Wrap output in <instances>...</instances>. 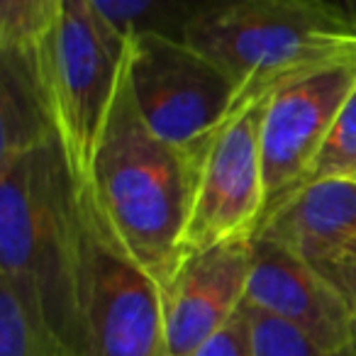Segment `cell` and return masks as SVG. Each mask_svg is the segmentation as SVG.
<instances>
[{"instance_id":"cell-6","label":"cell","mask_w":356,"mask_h":356,"mask_svg":"<svg viewBox=\"0 0 356 356\" xmlns=\"http://www.w3.org/2000/svg\"><path fill=\"white\" fill-rule=\"evenodd\" d=\"M76 208L83 356H168L159 283L115 242L88 186H76Z\"/></svg>"},{"instance_id":"cell-18","label":"cell","mask_w":356,"mask_h":356,"mask_svg":"<svg viewBox=\"0 0 356 356\" xmlns=\"http://www.w3.org/2000/svg\"><path fill=\"white\" fill-rule=\"evenodd\" d=\"M193 356H254L252 349V330H249V317L244 305L239 312L218 330Z\"/></svg>"},{"instance_id":"cell-11","label":"cell","mask_w":356,"mask_h":356,"mask_svg":"<svg viewBox=\"0 0 356 356\" xmlns=\"http://www.w3.org/2000/svg\"><path fill=\"white\" fill-rule=\"evenodd\" d=\"M257 237L283 244L356 307L354 181H322L302 188Z\"/></svg>"},{"instance_id":"cell-3","label":"cell","mask_w":356,"mask_h":356,"mask_svg":"<svg viewBox=\"0 0 356 356\" xmlns=\"http://www.w3.org/2000/svg\"><path fill=\"white\" fill-rule=\"evenodd\" d=\"M184 40L222 66L237 90L276 93L315 69L356 59V27L325 0H220Z\"/></svg>"},{"instance_id":"cell-15","label":"cell","mask_w":356,"mask_h":356,"mask_svg":"<svg viewBox=\"0 0 356 356\" xmlns=\"http://www.w3.org/2000/svg\"><path fill=\"white\" fill-rule=\"evenodd\" d=\"M66 0H0V51L40 54Z\"/></svg>"},{"instance_id":"cell-7","label":"cell","mask_w":356,"mask_h":356,"mask_svg":"<svg viewBox=\"0 0 356 356\" xmlns=\"http://www.w3.org/2000/svg\"><path fill=\"white\" fill-rule=\"evenodd\" d=\"M273 93L244 86L195 171L184 257L229 239L257 237L264 215L261 120Z\"/></svg>"},{"instance_id":"cell-2","label":"cell","mask_w":356,"mask_h":356,"mask_svg":"<svg viewBox=\"0 0 356 356\" xmlns=\"http://www.w3.org/2000/svg\"><path fill=\"white\" fill-rule=\"evenodd\" d=\"M86 186L115 242L159 288L166 286L184 259L195 166L147 127L127 64Z\"/></svg>"},{"instance_id":"cell-14","label":"cell","mask_w":356,"mask_h":356,"mask_svg":"<svg viewBox=\"0 0 356 356\" xmlns=\"http://www.w3.org/2000/svg\"><path fill=\"white\" fill-rule=\"evenodd\" d=\"M0 356H69L27 300L0 278Z\"/></svg>"},{"instance_id":"cell-17","label":"cell","mask_w":356,"mask_h":356,"mask_svg":"<svg viewBox=\"0 0 356 356\" xmlns=\"http://www.w3.org/2000/svg\"><path fill=\"white\" fill-rule=\"evenodd\" d=\"M244 310H247L249 330H252L254 356H356L322 349L291 322L266 310H259L249 302H244Z\"/></svg>"},{"instance_id":"cell-9","label":"cell","mask_w":356,"mask_h":356,"mask_svg":"<svg viewBox=\"0 0 356 356\" xmlns=\"http://www.w3.org/2000/svg\"><path fill=\"white\" fill-rule=\"evenodd\" d=\"M254 237L229 239L181 259L161 288L168 356H193L247 300Z\"/></svg>"},{"instance_id":"cell-4","label":"cell","mask_w":356,"mask_h":356,"mask_svg":"<svg viewBox=\"0 0 356 356\" xmlns=\"http://www.w3.org/2000/svg\"><path fill=\"white\" fill-rule=\"evenodd\" d=\"M127 35L90 0H66L40 51V76L56 142L76 186H86L127 64Z\"/></svg>"},{"instance_id":"cell-8","label":"cell","mask_w":356,"mask_h":356,"mask_svg":"<svg viewBox=\"0 0 356 356\" xmlns=\"http://www.w3.org/2000/svg\"><path fill=\"white\" fill-rule=\"evenodd\" d=\"M354 88L356 59H341L281 86L268 98L261 120L264 215L259 232L305 188L312 163Z\"/></svg>"},{"instance_id":"cell-13","label":"cell","mask_w":356,"mask_h":356,"mask_svg":"<svg viewBox=\"0 0 356 356\" xmlns=\"http://www.w3.org/2000/svg\"><path fill=\"white\" fill-rule=\"evenodd\" d=\"M220 0H90V6L122 35L186 37L195 17Z\"/></svg>"},{"instance_id":"cell-1","label":"cell","mask_w":356,"mask_h":356,"mask_svg":"<svg viewBox=\"0 0 356 356\" xmlns=\"http://www.w3.org/2000/svg\"><path fill=\"white\" fill-rule=\"evenodd\" d=\"M0 278L66 354L83 356L76 184L56 139L0 163Z\"/></svg>"},{"instance_id":"cell-19","label":"cell","mask_w":356,"mask_h":356,"mask_svg":"<svg viewBox=\"0 0 356 356\" xmlns=\"http://www.w3.org/2000/svg\"><path fill=\"white\" fill-rule=\"evenodd\" d=\"M325 3L334 6L337 10H339L341 15H344L346 20H349L351 25L356 27V0H325Z\"/></svg>"},{"instance_id":"cell-10","label":"cell","mask_w":356,"mask_h":356,"mask_svg":"<svg viewBox=\"0 0 356 356\" xmlns=\"http://www.w3.org/2000/svg\"><path fill=\"white\" fill-rule=\"evenodd\" d=\"M249 305L305 332L334 354H356V307L325 276L268 237H254Z\"/></svg>"},{"instance_id":"cell-12","label":"cell","mask_w":356,"mask_h":356,"mask_svg":"<svg viewBox=\"0 0 356 356\" xmlns=\"http://www.w3.org/2000/svg\"><path fill=\"white\" fill-rule=\"evenodd\" d=\"M0 83V163H8L56 134L40 76V54L3 51Z\"/></svg>"},{"instance_id":"cell-5","label":"cell","mask_w":356,"mask_h":356,"mask_svg":"<svg viewBox=\"0 0 356 356\" xmlns=\"http://www.w3.org/2000/svg\"><path fill=\"white\" fill-rule=\"evenodd\" d=\"M127 76L147 127L198 171L237 98L232 76L181 37L127 35Z\"/></svg>"},{"instance_id":"cell-16","label":"cell","mask_w":356,"mask_h":356,"mask_svg":"<svg viewBox=\"0 0 356 356\" xmlns=\"http://www.w3.org/2000/svg\"><path fill=\"white\" fill-rule=\"evenodd\" d=\"M322 181H354L356 184V88L339 110L320 154L307 176V186Z\"/></svg>"}]
</instances>
